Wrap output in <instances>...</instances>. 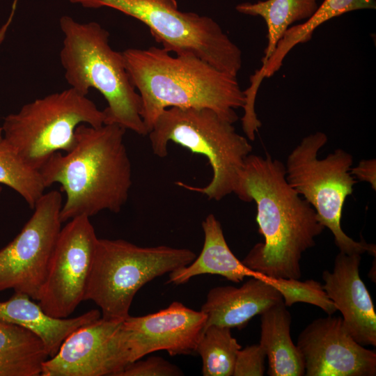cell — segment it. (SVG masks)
Returning <instances> with one entry per match:
<instances>
[{
    "label": "cell",
    "mask_w": 376,
    "mask_h": 376,
    "mask_svg": "<svg viewBox=\"0 0 376 376\" xmlns=\"http://www.w3.org/2000/svg\"><path fill=\"white\" fill-rule=\"evenodd\" d=\"M285 173L283 164L269 153L265 157L250 154L245 159L239 198L255 201L264 242L255 244L242 262L262 277L299 279L302 254L315 245L324 227Z\"/></svg>",
    "instance_id": "obj_1"
},
{
    "label": "cell",
    "mask_w": 376,
    "mask_h": 376,
    "mask_svg": "<svg viewBox=\"0 0 376 376\" xmlns=\"http://www.w3.org/2000/svg\"><path fill=\"white\" fill-rule=\"evenodd\" d=\"M126 130L116 124L79 125L68 152L53 154L39 172L47 187L59 183L65 193L61 222L104 210L117 213L132 185L131 162L124 143Z\"/></svg>",
    "instance_id": "obj_2"
},
{
    "label": "cell",
    "mask_w": 376,
    "mask_h": 376,
    "mask_svg": "<svg viewBox=\"0 0 376 376\" xmlns=\"http://www.w3.org/2000/svg\"><path fill=\"white\" fill-rule=\"evenodd\" d=\"M122 53L140 95L141 116L148 132L169 107L207 108L233 124L238 120L235 110L243 108L245 97L237 77L195 56H174L162 47L130 48Z\"/></svg>",
    "instance_id": "obj_3"
},
{
    "label": "cell",
    "mask_w": 376,
    "mask_h": 376,
    "mask_svg": "<svg viewBox=\"0 0 376 376\" xmlns=\"http://www.w3.org/2000/svg\"><path fill=\"white\" fill-rule=\"evenodd\" d=\"M60 61L66 81L82 94L97 90L105 98L104 124H116L139 135L148 134L141 116L139 94L132 84L122 52L109 45V33L95 22L80 23L64 15Z\"/></svg>",
    "instance_id": "obj_4"
},
{
    "label": "cell",
    "mask_w": 376,
    "mask_h": 376,
    "mask_svg": "<svg viewBox=\"0 0 376 376\" xmlns=\"http://www.w3.org/2000/svg\"><path fill=\"white\" fill-rule=\"evenodd\" d=\"M148 134L152 152L159 157L168 155L171 141L208 159L213 175L206 186L179 181L178 186L205 195L209 200L220 201L233 193L240 197L244 162L252 146L233 123L210 109L169 107L159 114Z\"/></svg>",
    "instance_id": "obj_5"
},
{
    "label": "cell",
    "mask_w": 376,
    "mask_h": 376,
    "mask_svg": "<svg viewBox=\"0 0 376 376\" xmlns=\"http://www.w3.org/2000/svg\"><path fill=\"white\" fill-rule=\"evenodd\" d=\"M196 257L189 249L143 247L122 239L98 238L84 301L97 305L104 319L123 320L143 285L189 265Z\"/></svg>",
    "instance_id": "obj_6"
},
{
    "label": "cell",
    "mask_w": 376,
    "mask_h": 376,
    "mask_svg": "<svg viewBox=\"0 0 376 376\" xmlns=\"http://www.w3.org/2000/svg\"><path fill=\"white\" fill-rule=\"evenodd\" d=\"M100 110L86 95L69 88L24 104L8 114L1 127L2 139L29 167L39 171L57 152L70 151L81 124H104Z\"/></svg>",
    "instance_id": "obj_7"
},
{
    "label": "cell",
    "mask_w": 376,
    "mask_h": 376,
    "mask_svg": "<svg viewBox=\"0 0 376 376\" xmlns=\"http://www.w3.org/2000/svg\"><path fill=\"white\" fill-rule=\"evenodd\" d=\"M87 8L109 7L147 26L162 48L176 55L195 56L237 77L242 52L213 19L179 10L176 0H70Z\"/></svg>",
    "instance_id": "obj_8"
},
{
    "label": "cell",
    "mask_w": 376,
    "mask_h": 376,
    "mask_svg": "<svg viewBox=\"0 0 376 376\" xmlns=\"http://www.w3.org/2000/svg\"><path fill=\"white\" fill-rule=\"evenodd\" d=\"M327 141V136L319 131L302 139L288 156L287 182L313 207L319 221L332 233L340 251L350 255L368 252L375 256V244L363 239L355 241L342 230L343 207L357 182L350 173L353 157L338 148L320 159L318 151Z\"/></svg>",
    "instance_id": "obj_9"
},
{
    "label": "cell",
    "mask_w": 376,
    "mask_h": 376,
    "mask_svg": "<svg viewBox=\"0 0 376 376\" xmlns=\"http://www.w3.org/2000/svg\"><path fill=\"white\" fill-rule=\"evenodd\" d=\"M62 205L59 191L44 193L21 231L0 249V291L13 290L38 301L61 229Z\"/></svg>",
    "instance_id": "obj_10"
},
{
    "label": "cell",
    "mask_w": 376,
    "mask_h": 376,
    "mask_svg": "<svg viewBox=\"0 0 376 376\" xmlns=\"http://www.w3.org/2000/svg\"><path fill=\"white\" fill-rule=\"evenodd\" d=\"M97 239L86 216L75 217L61 228L38 299L49 316L68 318L84 301Z\"/></svg>",
    "instance_id": "obj_11"
},
{
    "label": "cell",
    "mask_w": 376,
    "mask_h": 376,
    "mask_svg": "<svg viewBox=\"0 0 376 376\" xmlns=\"http://www.w3.org/2000/svg\"><path fill=\"white\" fill-rule=\"evenodd\" d=\"M123 320L100 317L73 331L43 363L41 375L118 376L131 363Z\"/></svg>",
    "instance_id": "obj_12"
},
{
    "label": "cell",
    "mask_w": 376,
    "mask_h": 376,
    "mask_svg": "<svg viewBox=\"0 0 376 376\" xmlns=\"http://www.w3.org/2000/svg\"><path fill=\"white\" fill-rule=\"evenodd\" d=\"M297 347L306 376H375L376 352L357 343L340 316L327 315L308 324Z\"/></svg>",
    "instance_id": "obj_13"
},
{
    "label": "cell",
    "mask_w": 376,
    "mask_h": 376,
    "mask_svg": "<svg viewBox=\"0 0 376 376\" xmlns=\"http://www.w3.org/2000/svg\"><path fill=\"white\" fill-rule=\"evenodd\" d=\"M207 315L178 301L143 316L129 315L122 324L131 363L154 352L164 350L171 356L196 352Z\"/></svg>",
    "instance_id": "obj_14"
},
{
    "label": "cell",
    "mask_w": 376,
    "mask_h": 376,
    "mask_svg": "<svg viewBox=\"0 0 376 376\" xmlns=\"http://www.w3.org/2000/svg\"><path fill=\"white\" fill-rule=\"evenodd\" d=\"M360 254L340 251L331 272L324 270L323 288L337 311L343 324L359 344L376 346V313L370 295L360 277Z\"/></svg>",
    "instance_id": "obj_15"
},
{
    "label": "cell",
    "mask_w": 376,
    "mask_h": 376,
    "mask_svg": "<svg viewBox=\"0 0 376 376\" xmlns=\"http://www.w3.org/2000/svg\"><path fill=\"white\" fill-rule=\"evenodd\" d=\"M282 300L279 290L262 276H251L239 288H213L201 309L207 315L204 329L210 325L241 329L254 316Z\"/></svg>",
    "instance_id": "obj_16"
},
{
    "label": "cell",
    "mask_w": 376,
    "mask_h": 376,
    "mask_svg": "<svg viewBox=\"0 0 376 376\" xmlns=\"http://www.w3.org/2000/svg\"><path fill=\"white\" fill-rule=\"evenodd\" d=\"M29 295L14 292L0 301V321L18 325L35 334L43 343L49 357L58 351L64 340L73 331L101 317L92 309L75 318H55L47 315Z\"/></svg>",
    "instance_id": "obj_17"
},
{
    "label": "cell",
    "mask_w": 376,
    "mask_h": 376,
    "mask_svg": "<svg viewBox=\"0 0 376 376\" xmlns=\"http://www.w3.org/2000/svg\"><path fill=\"white\" fill-rule=\"evenodd\" d=\"M204 242L201 253L189 265L169 273L167 283L184 284L201 274L220 275L234 283L246 276H260L239 260L229 248L221 225L212 214L202 222Z\"/></svg>",
    "instance_id": "obj_18"
},
{
    "label": "cell",
    "mask_w": 376,
    "mask_h": 376,
    "mask_svg": "<svg viewBox=\"0 0 376 376\" xmlns=\"http://www.w3.org/2000/svg\"><path fill=\"white\" fill-rule=\"evenodd\" d=\"M375 8V0H324L308 19L287 29L265 65L250 77V86L244 91L246 95L256 98L263 79L270 77L279 70L290 51L296 45L311 40L314 31L322 24L349 12Z\"/></svg>",
    "instance_id": "obj_19"
},
{
    "label": "cell",
    "mask_w": 376,
    "mask_h": 376,
    "mask_svg": "<svg viewBox=\"0 0 376 376\" xmlns=\"http://www.w3.org/2000/svg\"><path fill=\"white\" fill-rule=\"evenodd\" d=\"M260 315V345L268 359V375L302 376V357L290 335L291 315L281 301Z\"/></svg>",
    "instance_id": "obj_20"
},
{
    "label": "cell",
    "mask_w": 376,
    "mask_h": 376,
    "mask_svg": "<svg viewBox=\"0 0 376 376\" xmlns=\"http://www.w3.org/2000/svg\"><path fill=\"white\" fill-rule=\"evenodd\" d=\"M48 358L43 343L35 334L0 321V376L41 375Z\"/></svg>",
    "instance_id": "obj_21"
},
{
    "label": "cell",
    "mask_w": 376,
    "mask_h": 376,
    "mask_svg": "<svg viewBox=\"0 0 376 376\" xmlns=\"http://www.w3.org/2000/svg\"><path fill=\"white\" fill-rule=\"evenodd\" d=\"M318 6V0H265L244 2L236 6L237 12L260 16L266 23L267 45L261 66L265 65L287 29L295 22L308 19Z\"/></svg>",
    "instance_id": "obj_22"
},
{
    "label": "cell",
    "mask_w": 376,
    "mask_h": 376,
    "mask_svg": "<svg viewBox=\"0 0 376 376\" xmlns=\"http://www.w3.org/2000/svg\"><path fill=\"white\" fill-rule=\"evenodd\" d=\"M241 348L230 328L217 325L205 328L196 348L202 359L203 375H233L237 354Z\"/></svg>",
    "instance_id": "obj_23"
},
{
    "label": "cell",
    "mask_w": 376,
    "mask_h": 376,
    "mask_svg": "<svg viewBox=\"0 0 376 376\" xmlns=\"http://www.w3.org/2000/svg\"><path fill=\"white\" fill-rule=\"evenodd\" d=\"M0 184L15 190L33 209L46 187L39 171L26 165L0 139Z\"/></svg>",
    "instance_id": "obj_24"
},
{
    "label": "cell",
    "mask_w": 376,
    "mask_h": 376,
    "mask_svg": "<svg viewBox=\"0 0 376 376\" xmlns=\"http://www.w3.org/2000/svg\"><path fill=\"white\" fill-rule=\"evenodd\" d=\"M263 278L279 290L286 307L295 303L304 302L320 308L327 315H333L337 311L323 285L319 281L313 279L301 281L295 279Z\"/></svg>",
    "instance_id": "obj_25"
},
{
    "label": "cell",
    "mask_w": 376,
    "mask_h": 376,
    "mask_svg": "<svg viewBox=\"0 0 376 376\" xmlns=\"http://www.w3.org/2000/svg\"><path fill=\"white\" fill-rule=\"evenodd\" d=\"M182 371L160 357H150L129 363L118 376H179Z\"/></svg>",
    "instance_id": "obj_26"
},
{
    "label": "cell",
    "mask_w": 376,
    "mask_h": 376,
    "mask_svg": "<svg viewBox=\"0 0 376 376\" xmlns=\"http://www.w3.org/2000/svg\"><path fill=\"white\" fill-rule=\"evenodd\" d=\"M266 354L260 344L249 345L238 351L233 376H263L265 370Z\"/></svg>",
    "instance_id": "obj_27"
},
{
    "label": "cell",
    "mask_w": 376,
    "mask_h": 376,
    "mask_svg": "<svg viewBox=\"0 0 376 376\" xmlns=\"http://www.w3.org/2000/svg\"><path fill=\"white\" fill-rule=\"evenodd\" d=\"M350 173L353 177L361 181L370 184L372 188L376 189V161L373 159L361 160L357 166L351 168Z\"/></svg>",
    "instance_id": "obj_28"
},
{
    "label": "cell",
    "mask_w": 376,
    "mask_h": 376,
    "mask_svg": "<svg viewBox=\"0 0 376 376\" xmlns=\"http://www.w3.org/2000/svg\"><path fill=\"white\" fill-rule=\"evenodd\" d=\"M13 15V13L10 15L9 19L7 20L6 24H4L0 29V44L3 42L6 34L7 33L8 29L9 27V25L12 20V17ZM2 138V131L1 127H0V139Z\"/></svg>",
    "instance_id": "obj_29"
},
{
    "label": "cell",
    "mask_w": 376,
    "mask_h": 376,
    "mask_svg": "<svg viewBox=\"0 0 376 376\" xmlns=\"http://www.w3.org/2000/svg\"><path fill=\"white\" fill-rule=\"evenodd\" d=\"M1 191H2V187L0 186V196H1Z\"/></svg>",
    "instance_id": "obj_30"
}]
</instances>
